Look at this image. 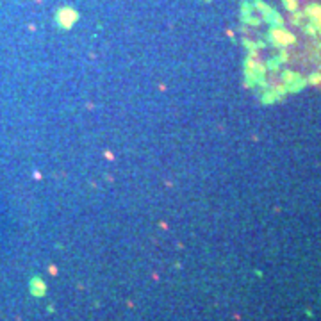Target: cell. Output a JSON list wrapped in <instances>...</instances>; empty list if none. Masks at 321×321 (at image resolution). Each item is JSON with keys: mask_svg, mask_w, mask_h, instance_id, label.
I'll list each match as a JSON object with an SVG mask.
<instances>
[{"mask_svg": "<svg viewBox=\"0 0 321 321\" xmlns=\"http://www.w3.org/2000/svg\"><path fill=\"white\" fill-rule=\"evenodd\" d=\"M77 20H78V13L73 9V7L63 6V7H59V9H57V13H56L57 27L64 29V30H70V29L77 23Z\"/></svg>", "mask_w": 321, "mask_h": 321, "instance_id": "obj_1", "label": "cell"}, {"mask_svg": "<svg viewBox=\"0 0 321 321\" xmlns=\"http://www.w3.org/2000/svg\"><path fill=\"white\" fill-rule=\"evenodd\" d=\"M284 4L287 9H291V11H294L296 7H298V4H296V0H284Z\"/></svg>", "mask_w": 321, "mask_h": 321, "instance_id": "obj_2", "label": "cell"}, {"mask_svg": "<svg viewBox=\"0 0 321 321\" xmlns=\"http://www.w3.org/2000/svg\"><path fill=\"white\" fill-rule=\"evenodd\" d=\"M104 157H105L107 161H114V159H116V155H114L111 150H104Z\"/></svg>", "mask_w": 321, "mask_h": 321, "instance_id": "obj_3", "label": "cell"}, {"mask_svg": "<svg viewBox=\"0 0 321 321\" xmlns=\"http://www.w3.org/2000/svg\"><path fill=\"white\" fill-rule=\"evenodd\" d=\"M34 178H36V180H39V178H41V173H39V171H34Z\"/></svg>", "mask_w": 321, "mask_h": 321, "instance_id": "obj_4", "label": "cell"}]
</instances>
